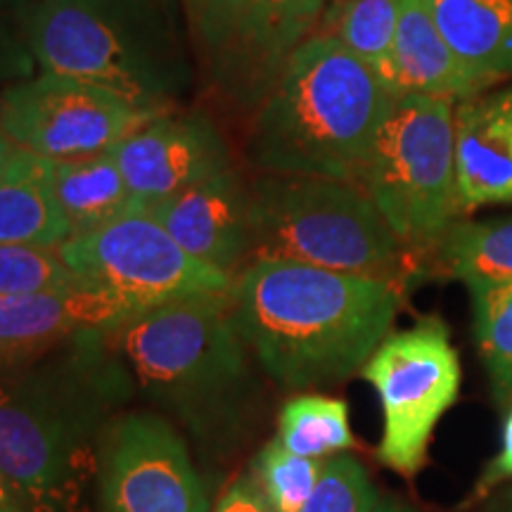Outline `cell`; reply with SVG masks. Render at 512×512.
<instances>
[{"label":"cell","instance_id":"30bf717a","mask_svg":"<svg viewBox=\"0 0 512 512\" xmlns=\"http://www.w3.org/2000/svg\"><path fill=\"white\" fill-rule=\"evenodd\" d=\"M64 266L81 283L102 287L131 304L147 306L228 294L233 278L190 256L143 207L93 233L57 247Z\"/></svg>","mask_w":512,"mask_h":512},{"label":"cell","instance_id":"7a4b0ae2","mask_svg":"<svg viewBox=\"0 0 512 512\" xmlns=\"http://www.w3.org/2000/svg\"><path fill=\"white\" fill-rule=\"evenodd\" d=\"M401 283L299 261H247L230 311L261 370L285 389L328 387L363 370L399 316Z\"/></svg>","mask_w":512,"mask_h":512},{"label":"cell","instance_id":"7c38bea8","mask_svg":"<svg viewBox=\"0 0 512 512\" xmlns=\"http://www.w3.org/2000/svg\"><path fill=\"white\" fill-rule=\"evenodd\" d=\"M105 512H207V494L188 446L164 415H117L100 444Z\"/></svg>","mask_w":512,"mask_h":512},{"label":"cell","instance_id":"d6986e66","mask_svg":"<svg viewBox=\"0 0 512 512\" xmlns=\"http://www.w3.org/2000/svg\"><path fill=\"white\" fill-rule=\"evenodd\" d=\"M441 36L479 79L512 76V0H425Z\"/></svg>","mask_w":512,"mask_h":512},{"label":"cell","instance_id":"4316f807","mask_svg":"<svg viewBox=\"0 0 512 512\" xmlns=\"http://www.w3.org/2000/svg\"><path fill=\"white\" fill-rule=\"evenodd\" d=\"M380 503L366 467L354 456H330L302 512H373Z\"/></svg>","mask_w":512,"mask_h":512},{"label":"cell","instance_id":"6da1fadb","mask_svg":"<svg viewBox=\"0 0 512 512\" xmlns=\"http://www.w3.org/2000/svg\"><path fill=\"white\" fill-rule=\"evenodd\" d=\"M131 396L100 330L0 370V472L29 512L88 510L102 437Z\"/></svg>","mask_w":512,"mask_h":512},{"label":"cell","instance_id":"484cf974","mask_svg":"<svg viewBox=\"0 0 512 512\" xmlns=\"http://www.w3.org/2000/svg\"><path fill=\"white\" fill-rule=\"evenodd\" d=\"M81 283L64 266L57 249L0 245V297L55 292Z\"/></svg>","mask_w":512,"mask_h":512},{"label":"cell","instance_id":"9c48e42d","mask_svg":"<svg viewBox=\"0 0 512 512\" xmlns=\"http://www.w3.org/2000/svg\"><path fill=\"white\" fill-rule=\"evenodd\" d=\"M361 375L380 396L382 441L377 458L403 477H415L439 420L460 392V358L439 316L389 332Z\"/></svg>","mask_w":512,"mask_h":512},{"label":"cell","instance_id":"603a6c76","mask_svg":"<svg viewBox=\"0 0 512 512\" xmlns=\"http://www.w3.org/2000/svg\"><path fill=\"white\" fill-rule=\"evenodd\" d=\"M278 441L294 456L325 460L354 446L349 406L323 394H299L280 411Z\"/></svg>","mask_w":512,"mask_h":512},{"label":"cell","instance_id":"2e32d148","mask_svg":"<svg viewBox=\"0 0 512 512\" xmlns=\"http://www.w3.org/2000/svg\"><path fill=\"white\" fill-rule=\"evenodd\" d=\"M453 128L460 216L512 204V86L456 102Z\"/></svg>","mask_w":512,"mask_h":512},{"label":"cell","instance_id":"ac0fdd59","mask_svg":"<svg viewBox=\"0 0 512 512\" xmlns=\"http://www.w3.org/2000/svg\"><path fill=\"white\" fill-rule=\"evenodd\" d=\"M69 238L55 192V162L15 147L0 176V245L57 249Z\"/></svg>","mask_w":512,"mask_h":512},{"label":"cell","instance_id":"7402d4cb","mask_svg":"<svg viewBox=\"0 0 512 512\" xmlns=\"http://www.w3.org/2000/svg\"><path fill=\"white\" fill-rule=\"evenodd\" d=\"M399 27V0H344L339 5L335 36L356 60H361L384 83L394 98V41Z\"/></svg>","mask_w":512,"mask_h":512},{"label":"cell","instance_id":"4fadbf2b","mask_svg":"<svg viewBox=\"0 0 512 512\" xmlns=\"http://www.w3.org/2000/svg\"><path fill=\"white\" fill-rule=\"evenodd\" d=\"M110 152L138 207L233 169L230 145L216 121L207 112L181 107L145 121Z\"/></svg>","mask_w":512,"mask_h":512},{"label":"cell","instance_id":"f546056e","mask_svg":"<svg viewBox=\"0 0 512 512\" xmlns=\"http://www.w3.org/2000/svg\"><path fill=\"white\" fill-rule=\"evenodd\" d=\"M214 512H273L254 477H240L226 489Z\"/></svg>","mask_w":512,"mask_h":512},{"label":"cell","instance_id":"d6a6232c","mask_svg":"<svg viewBox=\"0 0 512 512\" xmlns=\"http://www.w3.org/2000/svg\"><path fill=\"white\" fill-rule=\"evenodd\" d=\"M373 512H415V510L408 508V505L396 503V501H380Z\"/></svg>","mask_w":512,"mask_h":512},{"label":"cell","instance_id":"cb8c5ba5","mask_svg":"<svg viewBox=\"0 0 512 512\" xmlns=\"http://www.w3.org/2000/svg\"><path fill=\"white\" fill-rule=\"evenodd\" d=\"M472 313L479 354L498 406L512 401V283L472 287Z\"/></svg>","mask_w":512,"mask_h":512},{"label":"cell","instance_id":"ffe728a7","mask_svg":"<svg viewBox=\"0 0 512 512\" xmlns=\"http://www.w3.org/2000/svg\"><path fill=\"white\" fill-rule=\"evenodd\" d=\"M55 192L72 238L138 209L112 152L55 162Z\"/></svg>","mask_w":512,"mask_h":512},{"label":"cell","instance_id":"5b68a950","mask_svg":"<svg viewBox=\"0 0 512 512\" xmlns=\"http://www.w3.org/2000/svg\"><path fill=\"white\" fill-rule=\"evenodd\" d=\"M41 72L105 88L147 117L178 110L197 79L183 0H36Z\"/></svg>","mask_w":512,"mask_h":512},{"label":"cell","instance_id":"4dcf8cb0","mask_svg":"<svg viewBox=\"0 0 512 512\" xmlns=\"http://www.w3.org/2000/svg\"><path fill=\"white\" fill-rule=\"evenodd\" d=\"M0 512H29L22 498L17 496V491L3 477V472H0Z\"/></svg>","mask_w":512,"mask_h":512},{"label":"cell","instance_id":"8fae6325","mask_svg":"<svg viewBox=\"0 0 512 512\" xmlns=\"http://www.w3.org/2000/svg\"><path fill=\"white\" fill-rule=\"evenodd\" d=\"M150 119L72 76L41 72L0 91V124L12 145L53 162L110 152Z\"/></svg>","mask_w":512,"mask_h":512},{"label":"cell","instance_id":"5bb4252c","mask_svg":"<svg viewBox=\"0 0 512 512\" xmlns=\"http://www.w3.org/2000/svg\"><path fill=\"white\" fill-rule=\"evenodd\" d=\"M143 209L190 256L230 278L252 259V188L235 166Z\"/></svg>","mask_w":512,"mask_h":512},{"label":"cell","instance_id":"e0dca14e","mask_svg":"<svg viewBox=\"0 0 512 512\" xmlns=\"http://www.w3.org/2000/svg\"><path fill=\"white\" fill-rule=\"evenodd\" d=\"M394 74L399 98L427 95L460 102L491 88L458 60L441 36L425 0H399Z\"/></svg>","mask_w":512,"mask_h":512},{"label":"cell","instance_id":"d4e9b609","mask_svg":"<svg viewBox=\"0 0 512 512\" xmlns=\"http://www.w3.org/2000/svg\"><path fill=\"white\" fill-rule=\"evenodd\" d=\"M323 460L294 456L278 439L268 441L254 460V479L273 512H302L316 489Z\"/></svg>","mask_w":512,"mask_h":512},{"label":"cell","instance_id":"836d02e7","mask_svg":"<svg viewBox=\"0 0 512 512\" xmlns=\"http://www.w3.org/2000/svg\"><path fill=\"white\" fill-rule=\"evenodd\" d=\"M498 512H512V486L510 491H505V496L501 498V508H498Z\"/></svg>","mask_w":512,"mask_h":512},{"label":"cell","instance_id":"44dd1931","mask_svg":"<svg viewBox=\"0 0 512 512\" xmlns=\"http://www.w3.org/2000/svg\"><path fill=\"white\" fill-rule=\"evenodd\" d=\"M432 264L467 290L512 283V219L456 221L432 247Z\"/></svg>","mask_w":512,"mask_h":512},{"label":"cell","instance_id":"3957f363","mask_svg":"<svg viewBox=\"0 0 512 512\" xmlns=\"http://www.w3.org/2000/svg\"><path fill=\"white\" fill-rule=\"evenodd\" d=\"M100 337L131 394L181 422L207 451L238 446L259 418L261 384L228 294L147 306L100 328Z\"/></svg>","mask_w":512,"mask_h":512},{"label":"cell","instance_id":"52a82bcc","mask_svg":"<svg viewBox=\"0 0 512 512\" xmlns=\"http://www.w3.org/2000/svg\"><path fill=\"white\" fill-rule=\"evenodd\" d=\"M453 107L427 95L396 98L358 178L411 254L432 252L460 216Z\"/></svg>","mask_w":512,"mask_h":512},{"label":"cell","instance_id":"f1b7e54d","mask_svg":"<svg viewBox=\"0 0 512 512\" xmlns=\"http://www.w3.org/2000/svg\"><path fill=\"white\" fill-rule=\"evenodd\" d=\"M505 482H512V406L503 422L501 448H498L496 456L489 460V465L484 467L482 475L477 479V484L472 486V494L467 498V505L479 503L482 498L491 496L498 486Z\"/></svg>","mask_w":512,"mask_h":512},{"label":"cell","instance_id":"1f68e13d","mask_svg":"<svg viewBox=\"0 0 512 512\" xmlns=\"http://www.w3.org/2000/svg\"><path fill=\"white\" fill-rule=\"evenodd\" d=\"M12 152H15V145H12L8 133L3 131V124H0V176H3L5 166H8Z\"/></svg>","mask_w":512,"mask_h":512},{"label":"cell","instance_id":"ba28073f","mask_svg":"<svg viewBox=\"0 0 512 512\" xmlns=\"http://www.w3.org/2000/svg\"><path fill=\"white\" fill-rule=\"evenodd\" d=\"M197 76L211 100L252 119L328 0H183Z\"/></svg>","mask_w":512,"mask_h":512},{"label":"cell","instance_id":"277c9868","mask_svg":"<svg viewBox=\"0 0 512 512\" xmlns=\"http://www.w3.org/2000/svg\"><path fill=\"white\" fill-rule=\"evenodd\" d=\"M394 100L335 36L313 34L249 119L245 155L261 174L358 185Z\"/></svg>","mask_w":512,"mask_h":512},{"label":"cell","instance_id":"8992f818","mask_svg":"<svg viewBox=\"0 0 512 512\" xmlns=\"http://www.w3.org/2000/svg\"><path fill=\"white\" fill-rule=\"evenodd\" d=\"M249 188L252 259L271 256L401 285L411 271V252L358 185L316 176L261 174Z\"/></svg>","mask_w":512,"mask_h":512},{"label":"cell","instance_id":"83f0119b","mask_svg":"<svg viewBox=\"0 0 512 512\" xmlns=\"http://www.w3.org/2000/svg\"><path fill=\"white\" fill-rule=\"evenodd\" d=\"M36 0H0V88L36 76Z\"/></svg>","mask_w":512,"mask_h":512},{"label":"cell","instance_id":"9a60e30c","mask_svg":"<svg viewBox=\"0 0 512 512\" xmlns=\"http://www.w3.org/2000/svg\"><path fill=\"white\" fill-rule=\"evenodd\" d=\"M138 311L143 309L128 299L88 283L0 297V370L34 361L79 332L110 328Z\"/></svg>","mask_w":512,"mask_h":512}]
</instances>
